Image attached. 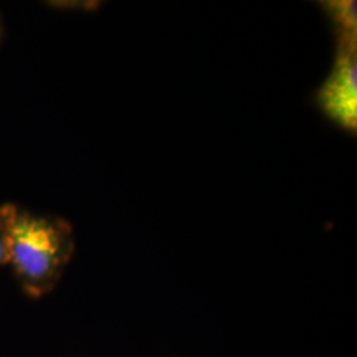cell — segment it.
Segmentation results:
<instances>
[{"instance_id": "obj_1", "label": "cell", "mask_w": 357, "mask_h": 357, "mask_svg": "<svg viewBox=\"0 0 357 357\" xmlns=\"http://www.w3.org/2000/svg\"><path fill=\"white\" fill-rule=\"evenodd\" d=\"M75 249L70 225L57 217L17 208L8 237L7 259L28 295L38 298L59 282Z\"/></svg>"}, {"instance_id": "obj_2", "label": "cell", "mask_w": 357, "mask_h": 357, "mask_svg": "<svg viewBox=\"0 0 357 357\" xmlns=\"http://www.w3.org/2000/svg\"><path fill=\"white\" fill-rule=\"evenodd\" d=\"M317 102L326 116L349 132L357 128L356 33H340L331 73L321 85Z\"/></svg>"}, {"instance_id": "obj_3", "label": "cell", "mask_w": 357, "mask_h": 357, "mask_svg": "<svg viewBox=\"0 0 357 357\" xmlns=\"http://www.w3.org/2000/svg\"><path fill=\"white\" fill-rule=\"evenodd\" d=\"M323 7L339 26L340 33H356V1H327L323 3Z\"/></svg>"}, {"instance_id": "obj_4", "label": "cell", "mask_w": 357, "mask_h": 357, "mask_svg": "<svg viewBox=\"0 0 357 357\" xmlns=\"http://www.w3.org/2000/svg\"><path fill=\"white\" fill-rule=\"evenodd\" d=\"M17 206L13 204L0 205V266L6 264L8 237L16 216Z\"/></svg>"}]
</instances>
